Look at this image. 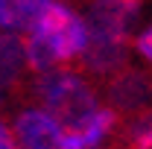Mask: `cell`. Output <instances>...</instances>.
Masks as SVG:
<instances>
[{
	"label": "cell",
	"instance_id": "7c38bea8",
	"mask_svg": "<svg viewBox=\"0 0 152 149\" xmlns=\"http://www.w3.org/2000/svg\"><path fill=\"white\" fill-rule=\"evenodd\" d=\"M126 3H140V0H126Z\"/></svg>",
	"mask_w": 152,
	"mask_h": 149
},
{
	"label": "cell",
	"instance_id": "277c9868",
	"mask_svg": "<svg viewBox=\"0 0 152 149\" xmlns=\"http://www.w3.org/2000/svg\"><path fill=\"white\" fill-rule=\"evenodd\" d=\"M108 108L120 117H132L149 108V73L126 64L108 79Z\"/></svg>",
	"mask_w": 152,
	"mask_h": 149
},
{
	"label": "cell",
	"instance_id": "3957f363",
	"mask_svg": "<svg viewBox=\"0 0 152 149\" xmlns=\"http://www.w3.org/2000/svg\"><path fill=\"white\" fill-rule=\"evenodd\" d=\"M129 44L132 38H102V35H88L85 50L73 58V67L82 76H94L108 82L117 70L129 64Z\"/></svg>",
	"mask_w": 152,
	"mask_h": 149
},
{
	"label": "cell",
	"instance_id": "6da1fadb",
	"mask_svg": "<svg viewBox=\"0 0 152 149\" xmlns=\"http://www.w3.org/2000/svg\"><path fill=\"white\" fill-rule=\"evenodd\" d=\"M35 96L41 99L44 111L61 126V131L76 129L99 108V99L91 82L70 67H53L47 73H38Z\"/></svg>",
	"mask_w": 152,
	"mask_h": 149
},
{
	"label": "cell",
	"instance_id": "52a82bcc",
	"mask_svg": "<svg viewBox=\"0 0 152 149\" xmlns=\"http://www.w3.org/2000/svg\"><path fill=\"white\" fill-rule=\"evenodd\" d=\"M117 123H120V114L108 105H99L85 123L61 131V149H96L105 137L114 134Z\"/></svg>",
	"mask_w": 152,
	"mask_h": 149
},
{
	"label": "cell",
	"instance_id": "8992f818",
	"mask_svg": "<svg viewBox=\"0 0 152 149\" xmlns=\"http://www.w3.org/2000/svg\"><path fill=\"white\" fill-rule=\"evenodd\" d=\"M15 140L20 149H61V126L44 108H26L15 120Z\"/></svg>",
	"mask_w": 152,
	"mask_h": 149
},
{
	"label": "cell",
	"instance_id": "8fae6325",
	"mask_svg": "<svg viewBox=\"0 0 152 149\" xmlns=\"http://www.w3.org/2000/svg\"><path fill=\"white\" fill-rule=\"evenodd\" d=\"M134 47H137V50L143 53V58H149V56H152V44H149V29H143L140 35L134 38Z\"/></svg>",
	"mask_w": 152,
	"mask_h": 149
},
{
	"label": "cell",
	"instance_id": "7a4b0ae2",
	"mask_svg": "<svg viewBox=\"0 0 152 149\" xmlns=\"http://www.w3.org/2000/svg\"><path fill=\"white\" fill-rule=\"evenodd\" d=\"M32 29L53 41L58 58H61V67H70L73 58L79 56V53L85 50V44H88V26H85V20L76 18L73 12H70L64 3H58V0H47V6H44V12L38 15Z\"/></svg>",
	"mask_w": 152,
	"mask_h": 149
},
{
	"label": "cell",
	"instance_id": "30bf717a",
	"mask_svg": "<svg viewBox=\"0 0 152 149\" xmlns=\"http://www.w3.org/2000/svg\"><path fill=\"white\" fill-rule=\"evenodd\" d=\"M0 149H20L18 140H15V131L9 129L3 120H0Z\"/></svg>",
	"mask_w": 152,
	"mask_h": 149
},
{
	"label": "cell",
	"instance_id": "4fadbf2b",
	"mask_svg": "<svg viewBox=\"0 0 152 149\" xmlns=\"http://www.w3.org/2000/svg\"><path fill=\"white\" fill-rule=\"evenodd\" d=\"M117 149H126V146H117Z\"/></svg>",
	"mask_w": 152,
	"mask_h": 149
},
{
	"label": "cell",
	"instance_id": "9c48e42d",
	"mask_svg": "<svg viewBox=\"0 0 152 149\" xmlns=\"http://www.w3.org/2000/svg\"><path fill=\"white\" fill-rule=\"evenodd\" d=\"M44 6L47 0H0V29L29 32Z\"/></svg>",
	"mask_w": 152,
	"mask_h": 149
},
{
	"label": "cell",
	"instance_id": "5b68a950",
	"mask_svg": "<svg viewBox=\"0 0 152 149\" xmlns=\"http://www.w3.org/2000/svg\"><path fill=\"white\" fill-rule=\"evenodd\" d=\"M137 18V3L126 0H96L88 9V35H102V38H132L129 26Z\"/></svg>",
	"mask_w": 152,
	"mask_h": 149
},
{
	"label": "cell",
	"instance_id": "ba28073f",
	"mask_svg": "<svg viewBox=\"0 0 152 149\" xmlns=\"http://www.w3.org/2000/svg\"><path fill=\"white\" fill-rule=\"evenodd\" d=\"M32 73L23 53V38L12 29H0V88L20 93L26 76Z\"/></svg>",
	"mask_w": 152,
	"mask_h": 149
}]
</instances>
